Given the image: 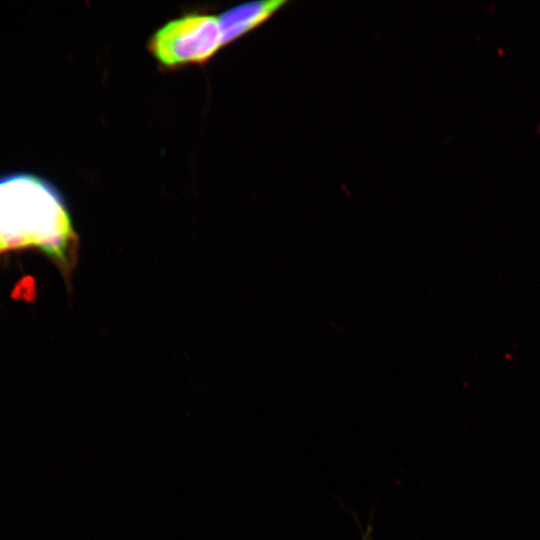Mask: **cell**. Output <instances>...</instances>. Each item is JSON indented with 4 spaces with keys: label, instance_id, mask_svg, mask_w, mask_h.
<instances>
[{
    "label": "cell",
    "instance_id": "6da1fadb",
    "mask_svg": "<svg viewBox=\"0 0 540 540\" xmlns=\"http://www.w3.org/2000/svg\"><path fill=\"white\" fill-rule=\"evenodd\" d=\"M77 242L69 211L52 185L30 174L0 178V256L39 250L68 278Z\"/></svg>",
    "mask_w": 540,
    "mask_h": 540
},
{
    "label": "cell",
    "instance_id": "7a4b0ae2",
    "mask_svg": "<svg viewBox=\"0 0 540 540\" xmlns=\"http://www.w3.org/2000/svg\"><path fill=\"white\" fill-rule=\"evenodd\" d=\"M222 46L218 17L203 14L171 20L149 41L151 53L167 67L205 62Z\"/></svg>",
    "mask_w": 540,
    "mask_h": 540
},
{
    "label": "cell",
    "instance_id": "3957f363",
    "mask_svg": "<svg viewBox=\"0 0 540 540\" xmlns=\"http://www.w3.org/2000/svg\"><path fill=\"white\" fill-rule=\"evenodd\" d=\"M286 4V0L255 1L225 11L218 17L223 45L257 28Z\"/></svg>",
    "mask_w": 540,
    "mask_h": 540
},
{
    "label": "cell",
    "instance_id": "277c9868",
    "mask_svg": "<svg viewBox=\"0 0 540 540\" xmlns=\"http://www.w3.org/2000/svg\"><path fill=\"white\" fill-rule=\"evenodd\" d=\"M364 536L365 537H363V540H371L370 529H368L367 533Z\"/></svg>",
    "mask_w": 540,
    "mask_h": 540
}]
</instances>
